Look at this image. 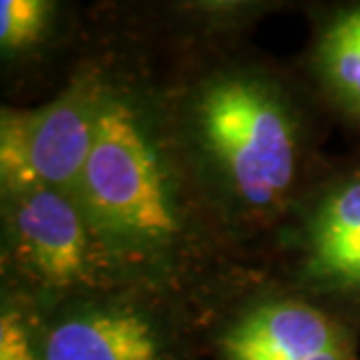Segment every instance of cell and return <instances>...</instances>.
<instances>
[{
    "instance_id": "cell-2",
    "label": "cell",
    "mask_w": 360,
    "mask_h": 360,
    "mask_svg": "<svg viewBox=\"0 0 360 360\" xmlns=\"http://www.w3.org/2000/svg\"><path fill=\"white\" fill-rule=\"evenodd\" d=\"M89 25L106 51L108 82L72 196L130 283L202 322L262 270L236 255L196 188L144 42L103 8Z\"/></svg>"
},
{
    "instance_id": "cell-4",
    "label": "cell",
    "mask_w": 360,
    "mask_h": 360,
    "mask_svg": "<svg viewBox=\"0 0 360 360\" xmlns=\"http://www.w3.org/2000/svg\"><path fill=\"white\" fill-rule=\"evenodd\" d=\"M262 272L360 328V158L326 156L270 243Z\"/></svg>"
},
{
    "instance_id": "cell-1",
    "label": "cell",
    "mask_w": 360,
    "mask_h": 360,
    "mask_svg": "<svg viewBox=\"0 0 360 360\" xmlns=\"http://www.w3.org/2000/svg\"><path fill=\"white\" fill-rule=\"evenodd\" d=\"M144 42L179 150L236 255L262 270L270 243L314 179L328 112L298 68L248 40Z\"/></svg>"
},
{
    "instance_id": "cell-11",
    "label": "cell",
    "mask_w": 360,
    "mask_h": 360,
    "mask_svg": "<svg viewBox=\"0 0 360 360\" xmlns=\"http://www.w3.org/2000/svg\"><path fill=\"white\" fill-rule=\"evenodd\" d=\"M0 360H42L34 312L0 295Z\"/></svg>"
},
{
    "instance_id": "cell-8",
    "label": "cell",
    "mask_w": 360,
    "mask_h": 360,
    "mask_svg": "<svg viewBox=\"0 0 360 360\" xmlns=\"http://www.w3.org/2000/svg\"><path fill=\"white\" fill-rule=\"evenodd\" d=\"M302 78L328 115L360 127V2L312 4Z\"/></svg>"
},
{
    "instance_id": "cell-10",
    "label": "cell",
    "mask_w": 360,
    "mask_h": 360,
    "mask_svg": "<svg viewBox=\"0 0 360 360\" xmlns=\"http://www.w3.org/2000/svg\"><path fill=\"white\" fill-rule=\"evenodd\" d=\"M281 0H179L160 4L118 6L132 25L170 44H222L248 40V32Z\"/></svg>"
},
{
    "instance_id": "cell-5",
    "label": "cell",
    "mask_w": 360,
    "mask_h": 360,
    "mask_svg": "<svg viewBox=\"0 0 360 360\" xmlns=\"http://www.w3.org/2000/svg\"><path fill=\"white\" fill-rule=\"evenodd\" d=\"M106 82V51L86 22L84 44L51 101L2 106L0 193L46 186L72 194L94 144Z\"/></svg>"
},
{
    "instance_id": "cell-6",
    "label": "cell",
    "mask_w": 360,
    "mask_h": 360,
    "mask_svg": "<svg viewBox=\"0 0 360 360\" xmlns=\"http://www.w3.org/2000/svg\"><path fill=\"white\" fill-rule=\"evenodd\" d=\"M42 360H186L202 322L172 298L127 286L34 312Z\"/></svg>"
},
{
    "instance_id": "cell-9",
    "label": "cell",
    "mask_w": 360,
    "mask_h": 360,
    "mask_svg": "<svg viewBox=\"0 0 360 360\" xmlns=\"http://www.w3.org/2000/svg\"><path fill=\"white\" fill-rule=\"evenodd\" d=\"M86 20L80 11L58 0L0 2V60L11 82L39 77L84 44Z\"/></svg>"
},
{
    "instance_id": "cell-7",
    "label": "cell",
    "mask_w": 360,
    "mask_h": 360,
    "mask_svg": "<svg viewBox=\"0 0 360 360\" xmlns=\"http://www.w3.org/2000/svg\"><path fill=\"white\" fill-rule=\"evenodd\" d=\"M217 360H359L356 330L258 272L202 321Z\"/></svg>"
},
{
    "instance_id": "cell-3",
    "label": "cell",
    "mask_w": 360,
    "mask_h": 360,
    "mask_svg": "<svg viewBox=\"0 0 360 360\" xmlns=\"http://www.w3.org/2000/svg\"><path fill=\"white\" fill-rule=\"evenodd\" d=\"M134 286L72 194L0 193V295L44 312L66 298Z\"/></svg>"
}]
</instances>
